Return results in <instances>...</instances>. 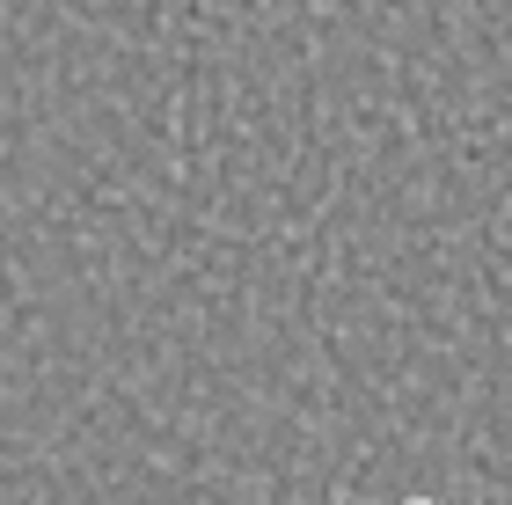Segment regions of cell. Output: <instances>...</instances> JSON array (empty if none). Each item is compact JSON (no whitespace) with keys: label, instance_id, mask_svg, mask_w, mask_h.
<instances>
[{"label":"cell","instance_id":"cell-1","mask_svg":"<svg viewBox=\"0 0 512 505\" xmlns=\"http://www.w3.org/2000/svg\"><path fill=\"white\" fill-rule=\"evenodd\" d=\"M403 505H432V498H403Z\"/></svg>","mask_w":512,"mask_h":505}]
</instances>
